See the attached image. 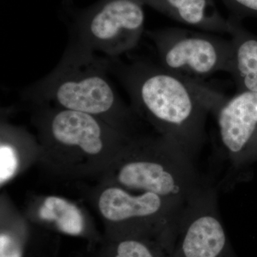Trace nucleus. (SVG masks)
Segmentation results:
<instances>
[{"instance_id":"1","label":"nucleus","mask_w":257,"mask_h":257,"mask_svg":"<svg viewBox=\"0 0 257 257\" xmlns=\"http://www.w3.org/2000/svg\"><path fill=\"white\" fill-rule=\"evenodd\" d=\"M109 72L122 83L133 109L160 136L194 160L205 139L211 89L143 61L130 64L109 59Z\"/></svg>"},{"instance_id":"2","label":"nucleus","mask_w":257,"mask_h":257,"mask_svg":"<svg viewBox=\"0 0 257 257\" xmlns=\"http://www.w3.org/2000/svg\"><path fill=\"white\" fill-rule=\"evenodd\" d=\"M109 67V60L72 42L58 65L28 88L24 96L41 105L52 103L60 109L93 115L130 135L133 112L111 85Z\"/></svg>"},{"instance_id":"3","label":"nucleus","mask_w":257,"mask_h":257,"mask_svg":"<svg viewBox=\"0 0 257 257\" xmlns=\"http://www.w3.org/2000/svg\"><path fill=\"white\" fill-rule=\"evenodd\" d=\"M116 179L123 188L187 204L206 185L193 160L162 137H132L118 152Z\"/></svg>"},{"instance_id":"4","label":"nucleus","mask_w":257,"mask_h":257,"mask_svg":"<svg viewBox=\"0 0 257 257\" xmlns=\"http://www.w3.org/2000/svg\"><path fill=\"white\" fill-rule=\"evenodd\" d=\"M144 5L138 0H99L76 10L74 43L111 60L138 46L145 30Z\"/></svg>"},{"instance_id":"5","label":"nucleus","mask_w":257,"mask_h":257,"mask_svg":"<svg viewBox=\"0 0 257 257\" xmlns=\"http://www.w3.org/2000/svg\"><path fill=\"white\" fill-rule=\"evenodd\" d=\"M147 35L156 47L160 67L171 73L198 82L216 72L229 74L231 39L179 28L149 30Z\"/></svg>"},{"instance_id":"6","label":"nucleus","mask_w":257,"mask_h":257,"mask_svg":"<svg viewBox=\"0 0 257 257\" xmlns=\"http://www.w3.org/2000/svg\"><path fill=\"white\" fill-rule=\"evenodd\" d=\"M172 257H236L221 221L214 187L205 185L184 208Z\"/></svg>"},{"instance_id":"7","label":"nucleus","mask_w":257,"mask_h":257,"mask_svg":"<svg viewBox=\"0 0 257 257\" xmlns=\"http://www.w3.org/2000/svg\"><path fill=\"white\" fill-rule=\"evenodd\" d=\"M40 127L47 145L90 157L119 150L131 138L100 118L57 107L44 113Z\"/></svg>"},{"instance_id":"8","label":"nucleus","mask_w":257,"mask_h":257,"mask_svg":"<svg viewBox=\"0 0 257 257\" xmlns=\"http://www.w3.org/2000/svg\"><path fill=\"white\" fill-rule=\"evenodd\" d=\"M213 114L217 122L221 150L236 168L257 161V92L219 94Z\"/></svg>"},{"instance_id":"9","label":"nucleus","mask_w":257,"mask_h":257,"mask_svg":"<svg viewBox=\"0 0 257 257\" xmlns=\"http://www.w3.org/2000/svg\"><path fill=\"white\" fill-rule=\"evenodd\" d=\"M175 21L211 33L231 34L229 19H225L214 0H138Z\"/></svg>"},{"instance_id":"10","label":"nucleus","mask_w":257,"mask_h":257,"mask_svg":"<svg viewBox=\"0 0 257 257\" xmlns=\"http://www.w3.org/2000/svg\"><path fill=\"white\" fill-rule=\"evenodd\" d=\"M233 57L229 74L237 92H257V36L243 28L241 20L229 16Z\"/></svg>"},{"instance_id":"11","label":"nucleus","mask_w":257,"mask_h":257,"mask_svg":"<svg viewBox=\"0 0 257 257\" xmlns=\"http://www.w3.org/2000/svg\"><path fill=\"white\" fill-rule=\"evenodd\" d=\"M172 249L169 240L134 235L108 240L99 257H172Z\"/></svg>"},{"instance_id":"12","label":"nucleus","mask_w":257,"mask_h":257,"mask_svg":"<svg viewBox=\"0 0 257 257\" xmlns=\"http://www.w3.org/2000/svg\"><path fill=\"white\" fill-rule=\"evenodd\" d=\"M43 220L55 224L61 232L70 236H88L80 210L62 198L51 196L44 201L40 210Z\"/></svg>"},{"instance_id":"13","label":"nucleus","mask_w":257,"mask_h":257,"mask_svg":"<svg viewBox=\"0 0 257 257\" xmlns=\"http://www.w3.org/2000/svg\"><path fill=\"white\" fill-rule=\"evenodd\" d=\"M18 167L16 150L9 141H2L0 147V182L9 180Z\"/></svg>"},{"instance_id":"14","label":"nucleus","mask_w":257,"mask_h":257,"mask_svg":"<svg viewBox=\"0 0 257 257\" xmlns=\"http://www.w3.org/2000/svg\"><path fill=\"white\" fill-rule=\"evenodd\" d=\"M231 13L230 16L242 21L246 18H257V0H221Z\"/></svg>"}]
</instances>
